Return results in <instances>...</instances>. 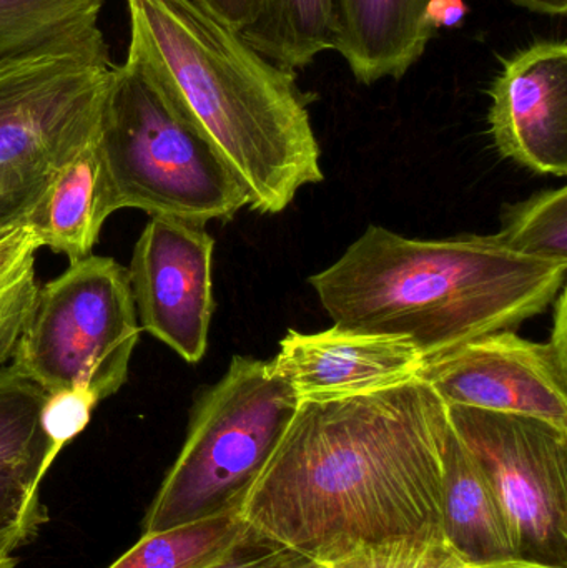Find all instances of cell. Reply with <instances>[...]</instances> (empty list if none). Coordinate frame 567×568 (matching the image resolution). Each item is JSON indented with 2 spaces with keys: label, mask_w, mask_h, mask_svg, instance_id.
I'll list each match as a JSON object with an SVG mask.
<instances>
[{
  "label": "cell",
  "mask_w": 567,
  "mask_h": 568,
  "mask_svg": "<svg viewBox=\"0 0 567 568\" xmlns=\"http://www.w3.org/2000/svg\"><path fill=\"white\" fill-rule=\"evenodd\" d=\"M426 359L412 341L333 326L290 329L270 361L302 400H332L399 386L419 376Z\"/></svg>",
  "instance_id": "obj_12"
},
{
  "label": "cell",
  "mask_w": 567,
  "mask_h": 568,
  "mask_svg": "<svg viewBox=\"0 0 567 568\" xmlns=\"http://www.w3.org/2000/svg\"><path fill=\"white\" fill-rule=\"evenodd\" d=\"M443 534L469 564L518 559V546L492 484L449 424L443 459Z\"/></svg>",
  "instance_id": "obj_14"
},
{
  "label": "cell",
  "mask_w": 567,
  "mask_h": 568,
  "mask_svg": "<svg viewBox=\"0 0 567 568\" xmlns=\"http://www.w3.org/2000/svg\"><path fill=\"white\" fill-rule=\"evenodd\" d=\"M315 564L245 526L232 549L209 568H312Z\"/></svg>",
  "instance_id": "obj_25"
},
{
  "label": "cell",
  "mask_w": 567,
  "mask_h": 568,
  "mask_svg": "<svg viewBox=\"0 0 567 568\" xmlns=\"http://www.w3.org/2000/svg\"><path fill=\"white\" fill-rule=\"evenodd\" d=\"M448 417L498 496L519 559L567 568V430L469 407L449 406Z\"/></svg>",
  "instance_id": "obj_7"
},
{
  "label": "cell",
  "mask_w": 567,
  "mask_h": 568,
  "mask_svg": "<svg viewBox=\"0 0 567 568\" xmlns=\"http://www.w3.org/2000/svg\"><path fill=\"white\" fill-rule=\"evenodd\" d=\"M122 65L159 92L236 176L249 206L285 212L303 186L323 182L310 119L313 93L253 49L242 32L193 0H125Z\"/></svg>",
  "instance_id": "obj_2"
},
{
  "label": "cell",
  "mask_w": 567,
  "mask_h": 568,
  "mask_svg": "<svg viewBox=\"0 0 567 568\" xmlns=\"http://www.w3.org/2000/svg\"><path fill=\"white\" fill-rule=\"evenodd\" d=\"M489 133L505 159L567 175V43L541 40L503 60L493 80Z\"/></svg>",
  "instance_id": "obj_11"
},
{
  "label": "cell",
  "mask_w": 567,
  "mask_h": 568,
  "mask_svg": "<svg viewBox=\"0 0 567 568\" xmlns=\"http://www.w3.org/2000/svg\"><path fill=\"white\" fill-rule=\"evenodd\" d=\"M99 404L100 400L87 390L62 389L45 394L40 413V429L45 443L40 483H43L60 453L89 426Z\"/></svg>",
  "instance_id": "obj_23"
},
{
  "label": "cell",
  "mask_w": 567,
  "mask_h": 568,
  "mask_svg": "<svg viewBox=\"0 0 567 568\" xmlns=\"http://www.w3.org/2000/svg\"><path fill=\"white\" fill-rule=\"evenodd\" d=\"M472 568H561L546 566V564L535 562L528 559H508L499 560V562L483 564V566H472Z\"/></svg>",
  "instance_id": "obj_30"
},
{
  "label": "cell",
  "mask_w": 567,
  "mask_h": 568,
  "mask_svg": "<svg viewBox=\"0 0 567 568\" xmlns=\"http://www.w3.org/2000/svg\"><path fill=\"white\" fill-rule=\"evenodd\" d=\"M95 152L107 209L203 223L232 220L249 195L212 145L159 92L113 65Z\"/></svg>",
  "instance_id": "obj_4"
},
{
  "label": "cell",
  "mask_w": 567,
  "mask_h": 568,
  "mask_svg": "<svg viewBox=\"0 0 567 568\" xmlns=\"http://www.w3.org/2000/svg\"><path fill=\"white\" fill-rule=\"evenodd\" d=\"M109 0H0V60L77 53L112 62L100 16Z\"/></svg>",
  "instance_id": "obj_16"
},
{
  "label": "cell",
  "mask_w": 567,
  "mask_h": 568,
  "mask_svg": "<svg viewBox=\"0 0 567 568\" xmlns=\"http://www.w3.org/2000/svg\"><path fill=\"white\" fill-rule=\"evenodd\" d=\"M429 0H333V50L363 85L402 79L425 53L436 30Z\"/></svg>",
  "instance_id": "obj_13"
},
{
  "label": "cell",
  "mask_w": 567,
  "mask_h": 568,
  "mask_svg": "<svg viewBox=\"0 0 567 568\" xmlns=\"http://www.w3.org/2000/svg\"><path fill=\"white\" fill-rule=\"evenodd\" d=\"M419 377L446 406L516 414L567 430V356L498 331L428 359Z\"/></svg>",
  "instance_id": "obj_10"
},
{
  "label": "cell",
  "mask_w": 567,
  "mask_h": 568,
  "mask_svg": "<svg viewBox=\"0 0 567 568\" xmlns=\"http://www.w3.org/2000/svg\"><path fill=\"white\" fill-rule=\"evenodd\" d=\"M243 530L245 524L240 513H226L143 534L142 539L109 568H209L232 549Z\"/></svg>",
  "instance_id": "obj_18"
},
{
  "label": "cell",
  "mask_w": 567,
  "mask_h": 568,
  "mask_svg": "<svg viewBox=\"0 0 567 568\" xmlns=\"http://www.w3.org/2000/svg\"><path fill=\"white\" fill-rule=\"evenodd\" d=\"M40 489L29 477L0 470V562L29 542L45 523Z\"/></svg>",
  "instance_id": "obj_24"
},
{
  "label": "cell",
  "mask_w": 567,
  "mask_h": 568,
  "mask_svg": "<svg viewBox=\"0 0 567 568\" xmlns=\"http://www.w3.org/2000/svg\"><path fill=\"white\" fill-rule=\"evenodd\" d=\"M95 142L50 173L26 215L40 248L65 255L70 263L92 256L103 223L110 219Z\"/></svg>",
  "instance_id": "obj_15"
},
{
  "label": "cell",
  "mask_w": 567,
  "mask_h": 568,
  "mask_svg": "<svg viewBox=\"0 0 567 568\" xmlns=\"http://www.w3.org/2000/svg\"><path fill=\"white\" fill-rule=\"evenodd\" d=\"M519 255L567 262V189L545 190L506 206L502 229L493 235Z\"/></svg>",
  "instance_id": "obj_21"
},
{
  "label": "cell",
  "mask_w": 567,
  "mask_h": 568,
  "mask_svg": "<svg viewBox=\"0 0 567 568\" xmlns=\"http://www.w3.org/2000/svg\"><path fill=\"white\" fill-rule=\"evenodd\" d=\"M45 394L16 367L0 369V470L29 477L39 489L45 454L40 413Z\"/></svg>",
  "instance_id": "obj_19"
},
{
  "label": "cell",
  "mask_w": 567,
  "mask_h": 568,
  "mask_svg": "<svg viewBox=\"0 0 567 568\" xmlns=\"http://www.w3.org/2000/svg\"><path fill=\"white\" fill-rule=\"evenodd\" d=\"M232 29L243 32L259 19L263 0H193Z\"/></svg>",
  "instance_id": "obj_27"
},
{
  "label": "cell",
  "mask_w": 567,
  "mask_h": 568,
  "mask_svg": "<svg viewBox=\"0 0 567 568\" xmlns=\"http://www.w3.org/2000/svg\"><path fill=\"white\" fill-rule=\"evenodd\" d=\"M512 2L545 16L563 17L567 12V0H512Z\"/></svg>",
  "instance_id": "obj_29"
},
{
  "label": "cell",
  "mask_w": 567,
  "mask_h": 568,
  "mask_svg": "<svg viewBox=\"0 0 567 568\" xmlns=\"http://www.w3.org/2000/svg\"><path fill=\"white\" fill-rule=\"evenodd\" d=\"M567 262L519 255L493 235L413 240L372 225L310 276L336 326L412 341L426 361L545 313Z\"/></svg>",
  "instance_id": "obj_3"
},
{
  "label": "cell",
  "mask_w": 567,
  "mask_h": 568,
  "mask_svg": "<svg viewBox=\"0 0 567 568\" xmlns=\"http://www.w3.org/2000/svg\"><path fill=\"white\" fill-rule=\"evenodd\" d=\"M140 333L126 268L92 255L39 286L10 366L45 393L87 390L102 403L126 383Z\"/></svg>",
  "instance_id": "obj_6"
},
{
  "label": "cell",
  "mask_w": 567,
  "mask_h": 568,
  "mask_svg": "<svg viewBox=\"0 0 567 568\" xmlns=\"http://www.w3.org/2000/svg\"><path fill=\"white\" fill-rule=\"evenodd\" d=\"M17 566V560L13 559H7V560H2V562H0V568H16Z\"/></svg>",
  "instance_id": "obj_31"
},
{
  "label": "cell",
  "mask_w": 567,
  "mask_h": 568,
  "mask_svg": "<svg viewBox=\"0 0 567 568\" xmlns=\"http://www.w3.org/2000/svg\"><path fill=\"white\" fill-rule=\"evenodd\" d=\"M298 404L270 361L233 356L196 396L185 443L146 510L143 534L240 513Z\"/></svg>",
  "instance_id": "obj_5"
},
{
  "label": "cell",
  "mask_w": 567,
  "mask_h": 568,
  "mask_svg": "<svg viewBox=\"0 0 567 568\" xmlns=\"http://www.w3.org/2000/svg\"><path fill=\"white\" fill-rule=\"evenodd\" d=\"M448 433V407L419 376L362 396L302 400L240 517L320 564L395 537H445Z\"/></svg>",
  "instance_id": "obj_1"
},
{
  "label": "cell",
  "mask_w": 567,
  "mask_h": 568,
  "mask_svg": "<svg viewBox=\"0 0 567 568\" xmlns=\"http://www.w3.org/2000/svg\"><path fill=\"white\" fill-rule=\"evenodd\" d=\"M40 245L26 219L0 226V369L12 363L17 344L36 306Z\"/></svg>",
  "instance_id": "obj_20"
},
{
  "label": "cell",
  "mask_w": 567,
  "mask_h": 568,
  "mask_svg": "<svg viewBox=\"0 0 567 568\" xmlns=\"http://www.w3.org/2000/svg\"><path fill=\"white\" fill-rule=\"evenodd\" d=\"M50 173L29 170L0 172V226L26 219Z\"/></svg>",
  "instance_id": "obj_26"
},
{
  "label": "cell",
  "mask_w": 567,
  "mask_h": 568,
  "mask_svg": "<svg viewBox=\"0 0 567 568\" xmlns=\"http://www.w3.org/2000/svg\"><path fill=\"white\" fill-rule=\"evenodd\" d=\"M113 65L77 53L0 60V172H55L92 145Z\"/></svg>",
  "instance_id": "obj_8"
},
{
  "label": "cell",
  "mask_w": 567,
  "mask_h": 568,
  "mask_svg": "<svg viewBox=\"0 0 567 568\" xmlns=\"http://www.w3.org/2000/svg\"><path fill=\"white\" fill-rule=\"evenodd\" d=\"M468 13L465 0H429L426 19L438 32L439 29H455L462 26Z\"/></svg>",
  "instance_id": "obj_28"
},
{
  "label": "cell",
  "mask_w": 567,
  "mask_h": 568,
  "mask_svg": "<svg viewBox=\"0 0 567 568\" xmlns=\"http://www.w3.org/2000/svg\"><path fill=\"white\" fill-rule=\"evenodd\" d=\"M256 52L283 69H305L333 50V0H263L256 22L243 30Z\"/></svg>",
  "instance_id": "obj_17"
},
{
  "label": "cell",
  "mask_w": 567,
  "mask_h": 568,
  "mask_svg": "<svg viewBox=\"0 0 567 568\" xmlns=\"http://www.w3.org/2000/svg\"><path fill=\"white\" fill-rule=\"evenodd\" d=\"M205 226L152 216L126 268L140 327L189 364L205 357L215 311V240Z\"/></svg>",
  "instance_id": "obj_9"
},
{
  "label": "cell",
  "mask_w": 567,
  "mask_h": 568,
  "mask_svg": "<svg viewBox=\"0 0 567 568\" xmlns=\"http://www.w3.org/2000/svg\"><path fill=\"white\" fill-rule=\"evenodd\" d=\"M312 568H330V567H328V564L316 562L315 566H313Z\"/></svg>",
  "instance_id": "obj_32"
},
{
  "label": "cell",
  "mask_w": 567,
  "mask_h": 568,
  "mask_svg": "<svg viewBox=\"0 0 567 568\" xmlns=\"http://www.w3.org/2000/svg\"><path fill=\"white\" fill-rule=\"evenodd\" d=\"M330 568H472L443 536H406L366 544Z\"/></svg>",
  "instance_id": "obj_22"
}]
</instances>
